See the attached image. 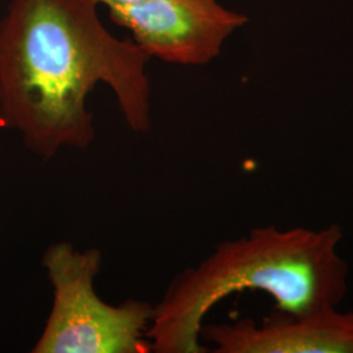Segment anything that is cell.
Returning <instances> with one entry per match:
<instances>
[{
	"label": "cell",
	"mask_w": 353,
	"mask_h": 353,
	"mask_svg": "<svg viewBox=\"0 0 353 353\" xmlns=\"http://www.w3.org/2000/svg\"><path fill=\"white\" fill-rule=\"evenodd\" d=\"M97 0H10L0 20V127L51 160L96 138L88 97L112 89L127 127L152 128L151 58L110 33Z\"/></svg>",
	"instance_id": "1"
},
{
	"label": "cell",
	"mask_w": 353,
	"mask_h": 353,
	"mask_svg": "<svg viewBox=\"0 0 353 353\" xmlns=\"http://www.w3.org/2000/svg\"><path fill=\"white\" fill-rule=\"evenodd\" d=\"M214 353H353V312L326 307L301 316L278 312L261 323L242 318L203 325Z\"/></svg>",
	"instance_id": "5"
},
{
	"label": "cell",
	"mask_w": 353,
	"mask_h": 353,
	"mask_svg": "<svg viewBox=\"0 0 353 353\" xmlns=\"http://www.w3.org/2000/svg\"><path fill=\"white\" fill-rule=\"evenodd\" d=\"M100 4L106 6V8H112V7H117V6H126V4H132L137 3L140 0H97Z\"/></svg>",
	"instance_id": "6"
},
{
	"label": "cell",
	"mask_w": 353,
	"mask_h": 353,
	"mask_svg": "<svg viewBox=\"0 0 353 353\" xmlns=\"http://www.w3.org/2000/svg\"><path fill=\"white\" fill-rule=\"evenodd\" d=\"M41 265L50 281L52 303L30 352H151L147 331L154 305L135 299L118 305L102 300L94 288L101 250H80L59 241L48 246Z\"/></svg>",
	"instance_id": "3"
},
{
	"label": "cell",
	"mask_w": 353,
	"mask_h": 353,
	"mask_svg": "<svg viewBox=\"0 0 353 353\" xmlns=\"http://www.w3.org/2000/svg\"><path fill=\"white\" fill-rule=\"evenodd\" d=\"M343 237L336 224L267 225L217 243L202 262L178 274L154 305L147 331L151 352H208L201 339L204 318L236 292L262 290L278 312L292 316L339 307L348 290Z\"/></svg>",
	"instance_id": "2"
},
{
	"label": "cell",
	"mask_w": 353,
	"mask_h": 353,
	"mask_svg": "<svg viewBox=\"0 0 353 353\" xmlns=\"http://www.w3.org/2000/svg\"><path fill=\"white\" fill-rule=\"evenodd\" d=\"M108 10L151 59L176 65L212 62L228 38L249 23L219 0H140Z\"/></svg>",
	"instance_id": "4"
}]
</instances>
